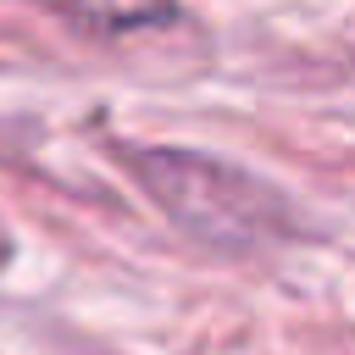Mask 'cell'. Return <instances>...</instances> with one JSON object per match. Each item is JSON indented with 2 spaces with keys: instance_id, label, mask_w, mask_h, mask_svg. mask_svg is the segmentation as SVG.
I'll list each match as a JSON object with an SVG mask.
<instances>
[{
  "instance_id": "obj_1",
  "label": "cell",
  "mask_w": 355,
  "mask_h": 355,
  "mask_svg": "<svg viewBox=\"0 0 355 355\" xmlns=\"http://www.w3.org/2000/svg\"><path fill=\"white\" fill-rule=\"evenodd\" d=\"M139 178L172 222H183L211 244H250L277 227V194L244 178L239 166H222L189 150H150L139 155Z\"/></svg>"
},
{
  "instance_id": "obj_2",
  "label": "cell",
  "mask_w": 355,
  "mask_h": 355,
  "mask_svg": "<svg viewBox=\"0 0 355 355\" xmlns=\"http://www.w3.org/2000/svg\"><path fill=\"white\" fill-rule=\"evenodd\" d=\"M44 6H55L72 22L100 28V33H139V28H161L178 17L172 0H44Z\"/></svg>"
}]
</instances>
